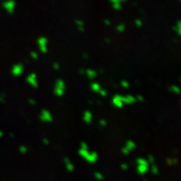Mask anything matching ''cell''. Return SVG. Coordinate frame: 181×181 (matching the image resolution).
<instances>
[{"mask_svg":"<svg viewBox=\"0 0 181 181\" xmlns=\"http://www.w3.org/2000/svg\"><path fill=\"white\" fill-rule=\"evenodd\" d=\"M66 89V86H65V81L62 79H58L56 81L55 84V88H54V93L57 97H62L65 93V90Z\"/></svg>","mask_w":181,"mask_h":181,"instance_id":"1","label":"cell"},{"mask_svg":"<svg viewBox=\"0 0 181 181\" xmlns=\"http://www.w3.org/2000/svg\"><path fill=\"white\" fill-rule=\"evenodd\" d=\"M79 153L81 157H83L85 159L87 160L90 163H94L96 162V160L97 159V153H90L87 150H84V149H80L79 150Z\"/></svg>","mask_w":181,"mask_h":181,"instance_id":"2","label":"cell"},{"mask_svg":"<svg viewBox=\"0 0 181 181\" xmlns=\"http://www.w3.org/2000/svg\"><path fill=\"white\" fill-rule=\"evenodd\" d=\"M40 119L42 122H53V117L50 112L46 109H42L40 113Z\"/></svg>","mask_w":181,"mask_h":181,"instance_id":"3","label":"cell"},{"mask_svg":"<svg viewBox=\"0 0 181 181\" xmlns=\"http://www.w3.org/2000/svg\"><path fill=\"white\" fill-rule=\"evenodd\" d=\"M37 44L39 45V49L41 53L45 54L47 53L48 51V47H47V44H48V39L46 37H40L39 39L37 40Z\"/></svg>","mask_w":181,"mask_h":181,"instance_id":"4","label":"cell"},{"mask_svg":"<svg viewBox=\"0 0 181 181\" xmlns=\"http://www.w3.org/2000/svg\"><path fill=\"white\" fill-rule=\"evenodd\" d=\"M138 163V171L140 174H143L148 170V166H149V163L147 160L143 159V158H138L137 160Z\"/></svg>","mask_w":181,"mask_h":181,"instance_id":"5","label":"cell"},{"mask_svg":"<svg viewBox=\"0 0 181 181\" xmlns=\"http://www.w3.org/2000/svg\"><path fill=\"white\" fill-rule=\"evenodd\" d=\"M26 81L30 86L34 87V88H37L39 86V83H38L37 80V76L35 73H30L29 75L27 76Z\"/></svg>","mask_w":181,"mask_h":181,"instance_id":"6","label":"cell"},{"mask_svg":"<svg viewBox=\"0 0 181 181\" xmlns=\"http://www.w3.org/2000/svg\"><path fill=\"white\" fill-rule=\"evenodd\" d=\"M112 105L115 106L117 108H122L124 103H123V101H122V96L121 95H115L112 99Z\"/></svg>","mask_w":181,"mask_h":181,"instance_id":"7","label":"cell"},{"mask_svg":"<svg viewBox=\"0 0 181 181\" xmlns=\"http://www.w3.org/2000/svg\"><path fill=\"white\" fill-rule=\"evenodd\" d=\"M135 148H136L135 142L132 140H128L126 142V144H125V146L122 148V152L124 153V154H128V153H129L133 149H135Z\"/></svg>","mask_w":181,"mask_h":181,"instance_id":"8","label":"cell"},{"mask_svg":"<svg viewBox=\"0 0 181 181\" xmlns=\"http://www.w3.org/2000/svg\"><path fill=\"white\" fill-rule=\"evenodd\" d=\"M24 65L22 64H17L15 65H13L12 68V74L15 76H21L24 72Z\"/></svg>","mask_w":181,"mask_h":181,"instance_id":"9","label":"cell"},{"mask_svg":"<svg viewBox=\"0 0 181 181\" xmlns=\"http://www.w3.org/2000/svg\"><path fill=\"white\" fill-rule=\"evenodd\" d=\"M4 8L8 12L13 13L14 11L15 8V2L13 1V0H10V1H8L6 3H4Z\"/></svg>","mask_w":181,"mask_h":181,"instance_id":"10","label":"cell"},{"mask_svg":"<svg viewBox=\"0 0 181 181\" xmlns=\"http://www.w3.org/2000/svg\"><path fill=\"white\" fill-rule=\"evenodd\" d=\"M122 101L124 104H133L136 102V98L132 95H126L122 97Z\"/></svg>","mask_w":181,"mask_h":181,"instance_id":"11","label":"cell"},{"mask_svg":"<svg viewBox=\"0 0 181 181\" xmlns=\"http://www.w3.org/2000/svg\"><path fill=\"white\" fill-rule=\"evenodd\" d=\"M93 118V115L90 111H86L83 114V120L86 123H92Z\"/></svg>","mask_w":181,"mask_h":181,"instance_id":"12","label":"cell"},{"mask_svg":"<svg viewBox=\"0 0 181 181\" xmlns=\"http://www.w3.org/2000/svg\"><path fill=\"white\" fill-rule=\"evenodd\" d=\"M85 74L86 75V76L88 77L90 80H93V79H95L97 77V72L94 70L92 69H87L85 70Z\"/></svg>","mask_w":181,"mask_h":181,"instance_id":"13","label":"cell"},{"mask_svg":"<svg viewBox=\"0 0 181 181\" xmlns=\"http://www.w3.org/2000/svg\"><path fill=\"white\" fill-rule=\"evenodd\" d=\"M75 23L76 24V26H77L79 31L84 32V30H85V24H84V22L82 21V20H76Z\"/></svg>","mask_w":181,"mask_h":181,"instance_id":"14","label":"cell"},{"mask_svg":"<svg viewBox=\"0 0 181 181\" xmlns=\"http://www.w3.org/2000/svg\"><path fill=\"white\" fill-rule=\"evenodd\" d=\"M90 89H92V92H97L101 89V85L99 83H97V82H92V84H90Z\"/></svg>","mask_w":181,"mask_h":181,"instance_id":"15","label":"cell"},{"mask_svg":"<svg viewBox=\"0 0 181 181\" xmlns=\"http://www.w3.org/2000/svg\"><path fill=\"white\" fill-rule=\"evenodd\" d=\"M169 90H170L172 93H174V94H176V95H179V92H180L179 87L178 86H174V85H173V86H169Z\"/></svg>","mask_w":181,"mask_h":181,"instance_id":"16","label":"cell"},{"mask_svg":"<svg viewBox=\"0 0 181 181\" xmlns=\"http://www.w3.org/2000/svg\"><path fill=\"white\" fill-rule=\"evenodd\" d=\"M174 31H176L178 35L181 34V24H180V20L177 21V24H176V25H174Z\"/></svg>","mask_w":181,"mask_h":181,"instance_id":"17","label":"cell"},{"mask_svg":"<svg viewBox=\"0 0 181 181\" xmlns=\"http://www.w3.org/2000/svg\"><path fill=\"white\" fill-rule=\"evenodd\" d=\"M116 29L117 32L119 33H123L126 30V25L124 24H120L116 27Z\"/></svg>","mask_w":181,"mask_h":181,"instance_id":"18","label":"cell"},{"mask_svg":"<svg viewBox=\"0 0 181 181\" xmlns=\"http://www.w3.org/2000/svg\"><path fill=\"white\" fill-rule=\"evenodd\" d=\"M120 85H121V86L123 87L124 89H128V88H129V86H130V84H129V82H128V81H126V80H123L120 82Z\"/></svg>","mask_w":181,"mask_h":181,"instance_id":"19","label":"cell"},{"mask_svg":"<svg viewBox=\"0 0 181 181\" xmlns=\"http://www.w3.org/2000/svg\"><path fill=\"white\" fill-rule=\"evenodd\" d=\"M65 165H66V168L68 169V170H70V171L73 170V169H74V166L72 165V164H71L69 160L65 158Z\"/></svg>","mask_w":181,"mask_h":181,"instance_id":"20","label":"cell"},{"mask_svg":"<svg viewBox=\"0 0 181 181\" xmlns=\"http://www.w3.org/2000/svg\"><path fill=\"white\" fill-rule=\"evenodd\" d=\"M112 9L115 10H120L122 9V4L121 3H116V4H112Z\"/></svg>","mask_w":181,"mask_h":181,"instance_id":"21","label":"cell"},{"mask_svg":"<svg viewBox=\"0 0 181 181\" xmlns=\"http://www.w3.org/2000/svg\"><path fill=\"white\" fill-rule=\"evenodd\" d=\"M30 56H31V58L34 59V60H37L39 59V54L35 51H32L31 53H30Z\"/></svg>","mask_w":181,"mask_h":181,"instance_id":"22","label":"cell"},{"mask_svg":"<svg viewBox=\"0 0 181 181\" xmlns=\"http://www.w3.org/2000/svg\"><path fill=\"white\" fill-rule=\"evenodd\" d=\"M98 94L101 95V97H106V96H107V92H106L105 89H102V88H101V89L99 90V92H98Z\"/></svg>","mask_w":181,"mask_h":181,"instance_id":"23","label":"cell"},{"mask_svg":"<svg viewBox=\"0 0 181 181\" xmlns=\"http://www.w3.org/2000/svg\"><path fill=\"white\" fill-rule=\"evenodd\" d=\"M52 68H53L55 70H58L60 69V65L58 62H54L53 65H52Z\"/></svg>","mask_w":181,"mask_h":181,"instance_id":"24","label":"cell"},{"mask_svg":"<svg viewBox=\"0 0 181 181\" xmlns=\"http://www.w3.org/2000/svg\"><path fill=\"white\" fill-rule=\"evenodd\" d=\"M99 124L101 127H106V124H107V122H106V121L105 119H101V120H99Z\"/></svg>","mask_w":181,"mask_h":181,"instance_id":"25","label":"cell"},{"mask_svg":"<svg viewBox=\"0 0 181 181\" xmlns=\"http://www.w3.org/2000/svg\"><path fill=\"white\" fill-rule=\"evenodd\" d=\"M135 25L137 27H142V21L141 20H139V19L136 20H135Z\"/></svg>","mask_w":181,"mask_h":181,"instance_id":"26","label":"cell"},{"mask_svg":"<svg viewBox=\"0 0 181 181\" xmlns=\"http://www.w3.org/2000/svg\"><path fill=\"white\" fill-rule=\"evenodd\" d=\"M81 149H84V150L88 149V146H87V144L86 142H81Z\"/></svg>","mask_w":181,"mask_h":181,"instance_id":"27","label":"cell"},{"mask_svg":"<svg viewBox=\"0 0 181 181\" xmlns=\"http://www.w3.org/2000/svg\"><path fill=\"white\" fill-rule=\"evenodd\" d=\"M135 98H136V101H141V102H142V101H144L143 97H142V96H141V95H138Z\"/></svg>","mask_w":181,"mask_h":181,"instance_id":"28","label":"cell"},{"mask_svg":"<svg viewBox=\"0 0 181 181\" xmlns=\"http://www.w3.org/2000/svg\"><path fill=\"white\" fill-rule=\"evenodd\" d=\"M148 163H150V164H153L154 163V161H155V159H154V158L153 157L152 155H149V159H148Z\"/></svg>","mask_w":181,"mask_h":181,"instance_id":"29","label":"cell"},{"mask_svg":"<svg viewBox=\"0 0 181 181\" xmlns=\"http://www.w3.org/2000/svg\"><path fill=\"white\" fill-rule=\"evenodd\" d=\"M27 150H28V149H27L26 147H24V146H22V147L20 148V151L22 153H25L27 152Z\"/></svg>","mask_w":181,"mask_h":181,"instance_id":"30","label":"cell"},{"mask_svg":"<svg viewBox=\"0 0 181 181\" xmlns=\"http://www.w3.org/2000/svg\"><path fill=\"white\" fill-rule=\"evenodd\" d=\"M152 171H153V173H154L155 174H158V168H157L156 166L153 165V167H152Z\"/></svg>","mask_w":181,"mask_h":181,"instance_id":"31","label":"cell"},{"mask_svg":"<svg viewBox=\"0 0 181 181\" xmlns=\"http://www.w3.org/2000/svg\"><path fill=\"white\" fill-rule=\"evenodd\" d=\"M95 176H96V178H97L98 179H103L102 174H99V173H97V174H95Z\"/></svg>","mask_w":181,"mask_h":181,"instance_id":"32","label":"cell"},{"mask_svg":"<svg viewBox=\"0 0 181 181\" xmlns=\"http://www.w3.org/2000/svg\"><path fill=\"white\" fill-rule=\"evenodd\" d=\"M104 24H105L106 25H107V26H110V25H111V21H110V20H107V19H106V20H104Z\"/></svg>","mask_w":181,"mask_h":181,"instance_id":"33","label":"cell"},{"mask_svg":"<svg viewBox=\"0 0 181 181\" xmlns=\"http://www.w3.org/2000/svg\"><path fill=\"white\" fill-rule=\"evenodd\" d=\"M29 103L30 104V105H35V104H36V101H35V100L34 99H29Z\"/></svg>","mask_w":181,"mask_h":181,"instance_id":"34","label":"cell"},{"mask_svg":"<svg viewBox=\"0 0 181 181\" xmlns=\"http://www.w3.org/2000/svg\"><path fill=\"white\" fill-rule=\"evenodd\" d=\"M43 142H44L45 144H48V143H49V140H48L47 138H44V139H43Z\"/></svg>","mask_w":181,"mask_h":181,"instance_id":"35","label":"cell"},{"mask_svg":"<svg viewBox=\"0 0 181 181\" xmlns=\"http://www.w3.org/2000/svg\"><path fill=\"white\" fill-rule=\"evenodd\" d=\"M79 73H80L81 75H84V74H85V70H83V69H80V70H79Z\"/></svg>","mask_w":181,"mask_h":181,"instance_id":"36","label":"cell"},{"mask_svg":"<svg viewBox=\"0 0 181 181\" xmlns=\"http://www.w3.org/2000/svg\"><path fill=\"white\" fill-rule=\"evenodd\" d=\"M83 57H84V59H86V60H87V59L89 58L88 55H87L86 53H84V54H83Z\"/></svg>","mask_w":181,"mask_h":181,"instance_id":"37","label":"cell"},{"mask_svg":"<svg viewBox=\"0 0 181 181\" xmlns=\"http://www.w3.org/2000/svg\"><path fill=\"white\" fill-rule=\"evenodd\" d=\"M105 42L106 43H111V40L110 39H109V38H106V39H105Z\"/></svg>","mask_w":181,"mask_h":181,"instance_id":"38","label":"cell"},{"mask_svg":"<svg viewBox=\"0 0 181 181\" xmlns=\"http://www.w3.org/2000/svg\"><path fill=\"white\" fill-rule=\"evenodd\" d=\"M122 168L123 169H128V165H127V164H122Z\"/></svg>","mask_w":181,"mask_h":181,"instance_id":"39","label":"cell"},{"mask_svg":"<svg viewBox=\"0 0 181 181\" xmlns=\"http://www.w3.org/2000/svg\"><path fill=\"white\" fill-rule=\"evenodd\" d=\"M124 1H126V0H119V2H120V3H122V2H124Z\"/></svg>","mask_w":181,"mask_h":181,"instance_id":"40","label":"cell"}]
</instances>
